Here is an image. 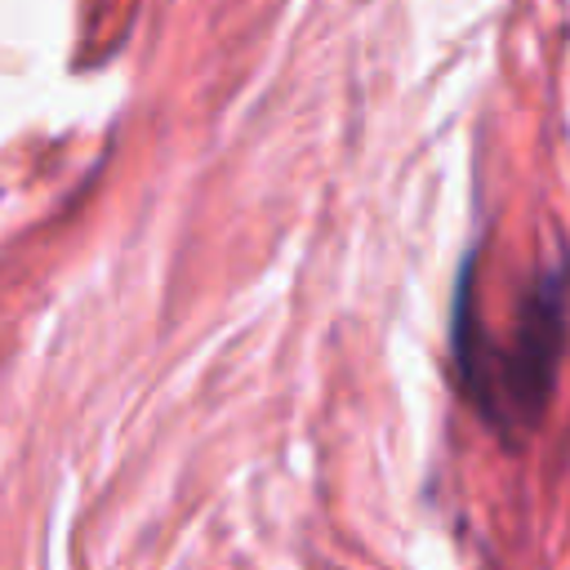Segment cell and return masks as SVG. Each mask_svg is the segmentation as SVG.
I'll return each instance as SVG.
<instances>
[{
	"instance_id": "obj_1",
	"label": "cell",
	"mask_w": 570,
	"mask_h": 570,
	"mask_svg": "<svg viewBox=\"0 0 570 570\" xmlns=\"http://www.w3.org/2000/svg\"><path fill=\"white\" fill-rule=\"evenodd\" d=\"M570 334V272L543 267L521 294L512 325L499 334L472 307V276H459L450 321V365L472 410L494 432H530L557 387Z\"/></svg>"
}]
</instances>
